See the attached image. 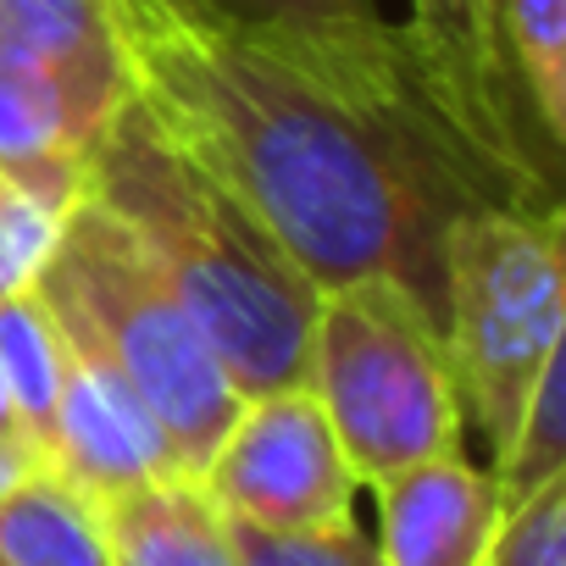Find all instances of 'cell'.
<instances>
[{
  "instance_id": "7",
  "label": "cell",
  "mask_w": 566,
  "mask_h": 566,
  "mask_svg": "<svg viewBox=\"0 0 566 566\" xmlns=\"http://www.w3.org/2000/svg\"><path fill=\"white\" fill-rule=\"evenodd\" d=\"M406 34L439 84V101L472 156L516 211H560V150L538 134L527 95L500 51L494 0H406Z\"/></svg>"
},
{
  "instance_id": "18",
  "label": "cell",
  "mask_w": 566,
  "mask_h": 566,
  "mask_svg": "<svg viewBox=\"0 0 566 566\" xmlns=\"http://www.w3.org/2000/svg\"><path fill=\"white\" fill-rule=\"evenodd\" d=\"M483 566H566V478L500 511Z\"/></svg>"
},
{
  "instance_id": "13",
  "label": "cell",
  "mask_w": 566,
  "mask_h": 566,
  "mask_svg": "<svg viewBox=\"0 0 566 566\" xmlns=\"http://www.w3.org/2000/svg\"><path fill=\"white\" fill-rule=\"evenodd\" d=\"M0 373H7V395H12L18 428H23L29 450L45 467L56 395H62V334H56V323L40 306L34 290L18 295V301H0Z\"/></svg>"
},
{
  "instance_id": "2",
  "label": "cell",
  "mask_w": 566,
  "mask_h": 566,
  "mask_svg": "<svg viewBox=\"0 0 566 566\" xmlns=\"http://www.w3.org/2000/svg\"><path fill=\"white\" fill-rule=\"evenodd\" d=\"M84 195L128 228L244 400L306 384L317 277L239 189L172 145L128 95L90 145Z\"/></svg>"
},
{
  "instance_id": "16",
  "label": "cell",
  "mask_w": 566,
  "mask_h": 566,
  "mask_svg": "<svg viewBox=\"0 0 566 566\" xmlns=\"http://www.w3.org/2000/svg\"><path fill=\"white\" fill-rule=\"evenodd\" d=\"M62 217L67 211L45 206L40 195H29L23 184L0 172V301H18L34 290V277L56 250Z\"/></svg>"
},
{
  "instance_id": "21",
  "label": "cell",
  "mask_w": 566,
  "mask_h": 566,
  "mask_svg": "<svg viewBox=\"0 0 566 566\" xmlns=\"http://www.w3.org/2000/svg\"><path fill=\"white\" fill-rule=\"evenodd\" d=\"M0 433H7V439H23L18 411H12V395H7V373H0ZM23 444H29V439H23Z\"/></svg>"
},
{
  "instance_id": "9",
  "label": "cell",
  "mask_w": 566,
  "mask_h": 566,
  "mask_svg": "<svg viewBox=\"0 0 566 566\" xmlns=\"http://www.w3.org/2000/svg\"><path fill=\"white\" fill-rule=\"evenodd\" d=\"M378 494V560L384 566H483L500 527L494 478L472 461L433 455L373 483Z\"/></svg>"
},
{
  "instance_id": "20",
  "label": "cell",
  "mask_w": 566,
  "mask_h": 566,
  "mask_svg": "<svg viewBox=\"0 0 566 566\" xmlns=\"http://www.w3.org/2000/svg\"><path fill=\"white\" fill-rule=\"evenodd\" d=\"M34 467H40V455H34L23 439H7V433H0V494H7L12 483H23Z\"/></svg>"
},
{
  "instance_id": "6",
  "label": "cell",
  "mask_w": 566,
  "mask_h": 566,
  "mask_svg": "<svg viewBox=\"0 0 566 566\" xmlns=\"http://www.w3.org/2000/svg\"><path fill=\"white\" fill-rule=\"evenodd\" d=\"M206 494L228 511V522L266 533H312L356 522V489L317 395L306 384L250 395L211 461L200 467Z\"/></svg>"
},
{
  "instance_id": "8",
  "label": "cell",
  "mask_w": 566,
  "mask_h": 566,
  "mask_svg": "<svg viewBox=\"0 0 566 566\" xmlns=\"http://www.w3.org/2000/svg\"><path fill=\"white\" fill-rule=\"evenodd\" d=\"M45 467L62 472L67 483H78L90 500L134 489L156 472H178L145 400L67 334H62V395H56Z\"/></svg>"
},
{
  "instance_id": "17",
  "label": "cell",
  "mask_w": 566,
  "mask_h": 566,
  "mask_svg": "<svg viewBox=\"0 0 566 566\" xmlns=\"http://www.w3.org/2000/svg\"><path fill=\"white\" fill-rule=\"evenodd\" d=\"M233 566H384V560L356 522L312 533H266L233 522Z\"/></svg>"
},
{
  "instance_id": "12",
  "label": "cell",
  "mask_w": 566,
  "mask_h": 566,
  "mask_svg": "<svg viewBox=\"0 0 566 566\" xmlns=\"http://www.w3.org/2000/svg\"><path fill=\"white\" fill-rule=\"evenodd\" d=\"M0 45L45 62L106 112L123 106V73L101 0H0Z\"/></svg>"
},
{
  "instance_id": "14",
  "label": "cell",
  "mask_w": 566,
  "mask_h": 566,
  "mask_svg": "<svg viewBox=\"0 0 566 566\" xmlns=\"http://www.w3.org/2000/svg\"><path fill=\"white\" fill-rule=\"evenodd\" d=\"M494 29L538 134L560 150L566 139V0H494Z\"/></svg>"
},
{
  "instance_id": "15",
  "label": "cell",
  "mask_w": 566,
  "mask_h": 566,
  "mask_svg": "<svg viewBox=\"0 0 566 566\" xmlns=\"http://www.w3.org/2000/svg\"><path fill=\"white\" fill-rule=\"evenodd\" d=\"M489 478H494L500 505H516V500L538 494L544 483L566 478V367H560V350L533 378L527 406H522L511 439L494 450Z\"/></svg>"
},
{
  "instance_id": "10",
  "label": "cell",
  "mask_w": 566,
  "mask_h": 566,
  "mask_svg": "<svg viewBox=\"0 0 566 566\" xmlns=\"http://www.w3.org/2000/svg\"><path fill=\"white\" fill-rule=\"evenodd\" d=\"M95 505L112 566H233V522L195 472H156Z\"/></svg>"
},
{
  "instance_id": "5",
  "label": "cell",
  "mask_w": 566,
  "mask_h": 566,
  "mask_svg": "<svg viewBox=\"0 0 566 566\" xmlns=\"http://www.w3.org/2000/svg\"><path fill=\"white\" fill-rule=\"evenodd\" d=\"M566 217L516 206H467L439 239V334L461 417L500 450L533 378L566 350Z\"/></svg>"
},
{
  "instance_id": "3",
  "label": "cell",
  "mask_w": 566,
  "mask_h": 566,
  "mask_svg": "<svg viewBox=\"0 0 566 566\" xmlns=\"http://www.w3.org/2000/svg\"><path fill=\"white\" fill-rule=\"evenodd\" d=\"M34 295L73 345L101 356L145 400L172 467L200 478L244 395L233 389L200 323L178 306L161 272L139 255L128 228L101 200L84 195L62 217Z\"/></svg>"
},
{
  "instance_id": "11",
  "label": "cell",
  "mask_w": 566,
  "mask_h": 566,
  "mask_svg": "<svg viewBox=\"0 0 566 566\" xmlns=\"http://www.w3.org/2000/svg\"><path fill=\"white\" fill-rule=\"evenodd\" d=\"M0 566H112L101 505L51 467L0 494Z\"/></svg>"
},
{
  "instance_id": "1",
  "label": "cell",
  "mask_w": 566,
  "mask_h": 566,
  "mask_svg": "<svg viewBox=\"0 0 566 566\" xmlns=\"http://www.w3.org/2000/svg\"><path fill=\"white\" fill-rule=\"evenodd\" d=\"M123 95L239 189L317 290L395 272L439 312V239L511 206L455 134L411 34L239 23L206 0H101Z\"/></svg>"
},
{
  "instance_id": "19",
  "label": "cell",
  "mask_w": 566,
  "mask_h": 566,
  "mask_svg": "<svg viewBox=\"0 0 566 566\" xmlns=\"http://www.w3.org/2000/svg\"><path fill=\"white\" fill-rule=\"evenodd\" d=\"M206 7H217L239 23L301 29V34H356L384 18L378 0H206Z\"/></svg>"
},
{
  "instance_id": "4",
  "label": "cell",
  "mask_w": 566,
  "mask_h": 566,
  "mask_svg": "<svg viewBox=\"0 0 566 566\" xmlns=\"http://www.w3.org/2000/svg\"><path fill=\"white\" fill-rule=\"evenodd\" d=\"M306 389L361 483L461 450L439 312L395 272H356L317 295Z\"/></svg>"
}]
</instances>
